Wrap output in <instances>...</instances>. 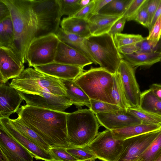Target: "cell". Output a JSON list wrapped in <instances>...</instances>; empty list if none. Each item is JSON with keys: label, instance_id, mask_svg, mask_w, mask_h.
Segmentation results:
<instances>
[{"label": "cell", "instance_id": "cell-1", "mask_svg": "<svg viewBox=\"0 0 161 161\" xmlns=\"http://www.w3.org/2000/svg\"><path fill=\"white\" fill-rule=\"evenodd\" d=\"M16 113L23 122L51 147H70L67 126L68 113L26 105L21 106Z\"/></svg>", "mask_w": 161, "mask_h": 161}, {"label": "cell", "instance_id": "cell-2", "mask_svg": "<svg viewBox=\"0 0 161 161\" xmlns=\"http://www.w3.org/2000/svg\"><path fill=\"white\" fill-rule=\"evenodd\" d=\"M3 0L10 12L16 54L24 64L29 46L37 32V20L31 0Z\"/></svg>", "mask_w": 161, "mask_h": 161}, {"label": "cell", "instance_id": "cell-3", "mask_svg": "<svg viewBox=\"0 0 161 161\" xmlns=\"http://www.w3.org/2000/svg\"><path fill=\"white\" fill-rule=\"evenodd\" d=\"M17 91L28 94H41L48 92L67 97L66 88L60 79L28 68L8 84Z\"/></svg>", "mask_w": 161, "mask_h": 161}, {"label": "cell", "instance_id": "cell-4", "mask_svg": "<svg viewBox=\"0 0 161 161\" xmlns=\"http://www.w3.org/2000/svg\"><path fill=\"white\" fill-rule=\"evenodd\" d=\"M67 137L70 147L88 145L98 134L99 123L90 109H80L67 117Z\"/></svg>", "mask_w": 161, "mask_h": 161}, {"label": "cell", "instance_id": "cell-5", "mask_svg": "<svg viewBox=\"0 0 161 161\" xmlns=\"http://www.w3.org/2000/svg\"><path fill=\"white\" fill-rule=\"evenodd\" d=\"M73 81L90 99L116 104L112 95L114 75L101 68L92 66L84 71Z\"/></svg>", "mask_w": 161, "mask_h": 161}, {"label": "cell", "instance_id": "cell-6", "mask_svg": "<svg viewBox=\"0 0 161 161\" xmlns=\"http://www.w3.org/2000/svg\"><path fill=\"white\" fill-rule=\"evenodd\" d=\"M85 41L100 67L115 74L122 58L115 44L114 36L108 33L91 36L86 38Z\"/></svg>", "mask_w": 161, "mask_h": 161}, {"label": "cell", "instance_id": "cell-7", "mask_svg": "<svg viewBox=\"0 0 161 161\" xmlns=\"http://www.w3.org/2000/svg\"><path fill=\"white\" fill-rule=\"evenodd\" d=\"M37 20L36 38L55 34L62 17L58 0H31Z\"/></svg>", "mask_w": 161, "mask_h": 161}, {"label": "cell", "instance_id": "cell-8", "mask_svg": "<svg viewBox=\"0 0 161 161\" xmlns=\"http://www.w3.org/2000/svg\"><path fill=\"white\" fill-rule=\"evenodd\" d=\"M59 42L55 34L34 38L30 44L26 53L29 67L54 62Z\"/></svg>", "mask_w": 161, "mask_h": 161}, {"label": "cell", "instance_id": "cell-9", "mask_svg": "<svg viewBox=\"0 0 161 161\" xmlns=\"http://www.w3.org/2000/svg\"><path fill=\"white\" fill-rule=\"evenodd\" d=\"M124 140L113 136L111 130L98 133L86 147L98 159L103 161H118L123 151Z\"/></svg>", "mask_w": 161, "mask_h": 161}, {"label": "cell", "instance_id": "cell-10", "mask_svg": "<svg viewBox=\"0 0 161 161\" xmlns=\"http://www.w3.org/2000/svg\"><path fill=\"white\" fill-rule=\"evenodd\" d=\"M136 68L122 59L116 73L119 75L126 99L130 108H139L141 92L135 76Z\"/></svg>", "mask_w": 161, "mask_h": 161}, {"label": "cell", "instance_id": "cell-11", "mask_svg": "<svg viewBox=\"0 0 161 161\" xmlns=\"http://www.w3.org/2000/svg\"><path fill=\"white\" fill-rule=\"evenodd\" d=\"M18 91L25 101L26 105L29 106L64 112L66 109L73 105L66 97L46 92L41 94H33Z\"/></svg>", "mask_w": 161, "mask_h": 161}, {"label": "cell", "instance_id": "cell-12", "mask_svg": "<svg viewBox=\"0 0 161 161\" xmlns=\"http://www.w3.org/2000/svg\"><path fill=\"white\" fill-rule=\"evenodd\" d=\"M161 130L145 133L124 140L123 151L118 161H137Z\"/></svg>", "mask_w": 161, "mask_h": 161}, {"label": "cell", "instance_id": "cell-13", "mask_svg": "<svg viewBox=\"0 0 161 161\" xmlns=\"http://www.w3.org/2000/svg\"><path fill=\"white\" fill-rule=\"evenodd\" d=\"M0 127L26 149L36 160L55 161L49 153L27 138L13 125L9 117L0 118Z\"/></svg>", "mask_w": 161, "mask_h": 161}, {"label": "cell", "instance_id": "cell-14", "mask_svg": "<svg viewBox=\"0 0 161 161\" xmlns=\"http://www.w3.org/2000/svg\"><path fill=\"white\" fill-rule=\"evenodd\" d=\"M24 63L11 48L0 47V82L5 84L24 70Z\"/></svg>", "mask_w": 161, "mask_h": 161}, {"label": "cell", "instance_id": "cell-15", "mask_svg": "<svg viewBox=\"0 0 161 161\" xmlns=\"http://www.w3.org/2000/svg\"><path fill=\"white\" fill-rule=\"evenodd\" d=\"M121 108L109 113H99L95 114L99 124L106 129L113 130L130 126L142 124L135 116Z\"/></svg>", "mask_w": 161, "mask_h": 161}, {"label": "cell", "instance_id": "cell-16", "mask_svg": "<svg viewBox=\"0 0 161 161\" xmlns=\"http://www.w3.org/2000/svg\"><path fill=\"white\" fill-rule=\"evenodd\" d=\"M0 150L9 161H33L32 154L1 127Z\"/></svg>", "mask_w": 161, "mask_h": 161}, {"label": "cell", "instance_id": "cell-17", "mask_svg": "<svg viewBox=\"0 0 161 161\" xmlns=\"http://www.w3.org/2000/svg\"><path fill=\"white\" fill-rule=\"evenodd\" d=\"M23 99L15 89L0 83V118L16 112Z\"/></svg>", "mask_w": 161, "mask_h": 161}, {"label": "cell", "instance_id": "cell-18", "mask_svg": "<svg viewBox=\"0 0 161 161\" xmlns=\"http://www.w3.org/2000/svg\"><path fill=\"white\" fill-rule=\"evenodd\" d=\"M36 70L61 79H75L85 70L80 66L54 62L46 65L33 67Z\"/></svg>", "mask_w": 161, "mask_h": 161}, {"label": "cell", "instance_id": "cell-19", "mask_svg": "<svg viewBox=\"0 0 161 161\" xmlns=\"http://www.w3.org/2000/svg\"><path fill=\"white\" fill-rule=\"evenodd\" d=\"M54 62L79 66L82 68L93 64L86 57L60 41L58 46Z\"/></svg>", "mask_w": 161, "mask_h": 161}, {"label": "cell", "instance_id": "cell-20", "mask_svg": "<svg viewBox=\"0 0 161 161\" xmlns=\"http://www.w3.org/2000/svg\"><path fill=\"white\" fill-rule=\"evenodd\" d=\"M123 16H112L99 13L91 14L87 20L91 36L108 33L114 24Z\"/></svg>", "mask_w": 161, "mask_h": 161}, {"label": "cell", "instance_id": "cell-21", "mask_svg": "<svg viewBox=\"0 0 161 161\" xmlns=\"http://www.w3.org/2000/svg\"><path fill=\"white\" fill-rule=\"evenodd\" d=\"M60 41L78 51L88 58L93 64L97 63L85 42L86 38L66 33L59 27L55 33Z\"/></svg>", "mask_w": 161, "mask_h": 161}, {"label": "cell", "instance_id": "cell-22", "mask_svg": "<svg viewBox=\"0 0 161 161\" xmlns=\"http://www.w3.org/2000/svg\"><path fill=\"white\" fill-rule=\"evenodd\" d=\"M122 58L127 61L133 67L148 68L161 61V52L152 53H134L129 54H121Z\"/></svg>", "mask_w": 161, "mask_h": 161}, {"label": "cell", "instance_id": "cell-23", "mask_svg": "<svg viewBox=\"0 0 161 161\" xmlns=\"http://www.w3.org/2000/svg\"><path fill=\"white\" fill-rule=\"evenodd\" d=\"M61 28L65 32L87 38L91 36L87 20L75 17L64 18Z\"/></svg>", "mask_w": 161, "mask_h": 161}, {"label": "cell", "instance_id": "cell-24", "mask_svg": "<svg viewBox=\"0 0 161 161\" xmlns=\"http://www.w3.org/2000/svg\"><path fill=\"white\" fill-rule=\"evenodd\" d=\"M118 49L122 54H129L134 53L161 52V37L158 41L148 40L146 37H144L141 41L123 46Z\"/></svg>", "mask_w": 161, "mask_h": 161}, {"label": "cell", "instance_id": "cell-25", "mask_svg": "<svg viewBox=\"0 0 161 161\" xmlns=\"http://www.w3.org/2000/svg\"><path fill=\"white\" fill-rule=\"evenodd\" d=\"M66 90V97L78 109L84 106L89 108L90 99L83 91L72 80L61 79Z\"/></svg>", "mask_w": 161, "mask_h": 161}, {"label": "cell", "instance_id": "cell-26", "mask_svg": "<svg viewBox=\"0 0 161 161\" xmlns=\"http://www.w3.org/2000/svg\"><path fill=\"white\" fill-rule=\"evenodd\" d=\"M160 130H161V125L142 123L111 131L115 138L124 140L142 134Z\"/></svg>", "mask_w": 161, "mask_h": 161}, {"label": "cell", "instance_id": "cell-27", "mask_svg": "<svg viewBox=\"0 0 161 161\" xmlns=\"http://www.w3.org/2000/svg\"><path fill=\"white\" fill-rule=\"evenodd\" d=\"M14 41V31L10 16L0 21V47L11 48L17 55Z\"/></svg>", "mask_w": 161, "mask_h": 161}, {"label": "cell", "instance_id": "cell-28", "mask_svg": "<svg viewBox=\"0 0 161 161\" xmlns=\"http://www.w3.org/2000/svg\"><path fill=\"white\" fill-rule=\"evenodd\" d=\"M139 108L161 116V100L149 88L141 92Z\"/></svg>", "mask_w": 161, "mask_h": 161}, {"label": "cell", "instance_id": "cell-29", "mask_svg": "<svg viewBox=\"0 0 161 161\" xmlns=\"http://www.w3.org/2000/svg\"><path fill=\"white\" fill-rule=\"evenodd\" d=\"M10 121L14 127L24 136L42 149L48 151L51 147L49 145L32 130L25 124L18 117L14 119H10Z\"/></svg>", "mask_w": 161, "mask_h": 161}, {"label": "cell", "instance_id": "cell-30", "mask_svg": "<svg viewBox=\"0 0 161 161\" xmlns=\"http://www.w3.org/2000/svg\"><path fill=\"white\" fill-rule=\"evenodd\" d=\"M132 0H111L98 13L112 16L123 15Z\"/></svg>", "mask_w": 161, "mask_h": 161}, {"label": "cell", "instance_id": "cell-31", "mask_svg": "<svg viewBox=\"0 0 161 161\" xmlns=\"http://www.w3.org/2000/svg\"><path fill=\"white\" fill-rule=\"evenodd\" d=\"M112 95L116 105L126 110L130 108L125 97L120 77L117 73L114 75Z\"/></svg>", "mask_w": 161, "mask_h": 161}, {"label": "cell", "instance_id": "cell-32", "mask_svg": "<svg viewBox=\"0 0 161 161\" xmlns=\"http://www.w3.org/2000/svg\"><path fill=\"white\" fill-rule=\"evenodd\" d=\"M127 112L139 119L142 124L161 125V116L143 110L140 108H130Z\"/></svg>", "mask_w": 161, "mask_h": 161}, {"label": "cell", "instance_id": "cell-33", "mask_svg": "<svg viewBox=\"0 0 161 161\" xmlns=\"http://www.w3.org/2000/svg\"><path fill=\"white\" fill-rule=\"evenodd\" d=\"M161 154V130L137 161H155Z\"/></svg>", "mask_w": 161, "mask_h": 161}, {"label": "cell", "instance_id": "cell-34", "mask_svg": "<svg viewBox=\"0 0 161 161\" xmlns=\"http://www.w3.org/2000/svg\"><path fill=\"white\" fill-rule=\"evenodd\" d=\"M80 0H58L61 15L72 17L81 8Z\"/></svg>", "mask_w": 161, "mask_h": 161}, {"label": "cell", "instance_id": "cell-35", "mask_svg": "<svg viewBox=\"0 0 161 161\" xmlns=\"http://www.w3.org/2000/svg\"><path fill=\"white\" fill-rule=\"evenodd\" d=\"M144 38L141 35L119 33L114 36L115 44L117 48L123 46L136 43Z\"/></svg>", "mask_w": 161, "mask_h": 161}, {"label": "cell", "instance_id": "cell-36", "mask_svg": "<svg viewBox=\"0 0 161 161\" xmlns=\"http://www.w3.org/2000/svg\"><path fill=\"white\" fill-rule=\"evenodd\" d=\"M66 151L80 161H94L97 157L86 146L70 147L66 148Z\"/></svg>", "mask_w": 161, "mask_h": 161}, {"label": "cell", "instance_id": "cell-37", "mask_svg": "<svg viewBox=\"0 0 161 161\" xmlns=\"http://www.w3.org/2000/svg\"><path fill=\"white\" fill-rule=\"evenodd\" d=\"M90 102L89 109L95 114L99 113H111L122 108L116 105L94 99H90Z\"/></svg>", "mask_w": 161, "mask_h": 161}, {"label": "cell", "instance_id": "cell-38", "mask_svg": "<svg viewBox=\"0 0 161 161\" xmlns=\"http://www.w3.org/2000/svg\"><path fill=\"white\" fill-rule=\"evenodd\" d=\"M48 152L55 161H80L66 150V148L51 147Z\"/></svg>", "mask_w": 161, "mask_h": 161}, {"label": "cell", "instance_id": "cell-39", "mask_svg": "<svg viewBox=\"0 0 161 161\" xmlns=\"http://www.w3.org/2000/svg\"><path fill=\"white\" fill-rule=\"evenodd\" d=\"M147 0H132L128 7L123 16L127 21L133 20L139 10Z\"/></svg>", "mask_w": 161, "mask_h": 161}, {"label": "cell", "instance_id": "cell-40", "mask_svg": "<svg viewBox=\"0 0 161 161\" xmlns=\"http://www.w3.org/2000/svg\"><path fill=\"white\" fill-rule=\"evenodd\" d=\"M147 1L148 0H147L139 10L133 20L137 22L148 29L149 25V20L147 9Z\"/></svg>", "mask_w": 161, "mask_h": 161}, {"label": "cell", "instance_id": "cell-41", "mask_svg": "<svg viewBox=\"0 0 161 161\" xmlns=\"http://www.w3.org/2000/svg\"><path fill=\"white\" fill-rule=\"evenodd\" d=\"M161 37V15L154 24L146 37L148 40L158 41Z\"/></svg>", "mask_w": 161, "mask_h": 161}, {"label": "cell", "instance_id": "cell-42", "mask_svg": "<svg viewBox=\"0 0 161 161\" xmlns=\"http://www.w3.org/2000/svg\"><path fill=\"white\" fill-rule=\"evenodd\" d=\"M95 3V0H91L88 4L81 8L73 16L87 20L93 9Z\"/></svg>", "mask_w": 161, "mask_h": 161}, {"label": "cell", "instance_id": "cell-43", "mask_svg": "<svg viewBox=\"0 0 161 161\" xmlns=\"http://www.w3.org/2000/svg\"><path fill=\"white\" fill-rule=\"evenodd\" d=\"M126 21V19L123 16L114 24L108 33L113 36L121 33Z\"/></svg>", "mask_w": 161, "mask_h": 161}, {"label": "cell", "instance_id": "cell-44", "mask_svg": "<svg viewBox=\"0 0 161 161\" xmlns=\"http://www.w3.org/2000/svg\"><path fill=\"white\" fill-rule=\"evenodd\" d=\"M160 1L161 0H148L147 9L149 20V27Z\"/></svg>", "mask_w": 161, "mask_h": 161}, {"label": "cell", "instance_id": "cell-45", "mask_svg": "<svg viewBox=\"0 0 161 161\" xmlns=\"http://www.w3.org/2000/svg\"><path fill=\"white\" fill-rule=\"evenodd\" d=\"M10 16L9 10L3 0H0V21Z\"/></svg>", "mask_w": 161, "mask_h": 161}, {"label": "cell", "instance_id": "cell-46", "mask_svg": "<svg viewBox=\"0 0 161 161\" xmlns=\"http://www.w3.org/2000/svg\"><path fill=\"white\" fill-rule=\"evenodd\" d=\"M111 0H95L94 7L91 14L98 13L99 11Z\"/></svg>", "mask_w": 161, "mask_h": 161}, {"label": "cell", "instance_id": "cell-47", "mask_svg": "<svg viewBox=\"0 0 161 161\" xmlns=\"http://www.w3.org/2000/svg\"><path fill=\"white\" fill-rule=\"evenodd\" d=\"M150 88L155 95L161 100V84L157 83L153 84L151 85Z\"/></svg>", "mask_w": 161, "mask_h": 161}, {"label": "cell", "instance_id": "cell-48", "mask_svg": "<svg viewBox=\"0 0 161 161\" xmlns=\"http://www.w3.org/2000/svg\"><path fill=\"white\" fill-rule=\"evenodd\" d=\"M161 15V0L154 14V15L152 19V21L148 29L149 31L151 30L154 24Z\"/></svg>", "mask_w": 161, "mask_h": 161}, {"label": "cell", "instance_id": "cell-49", "mask_svg": "<svg viewBox=\"0 0 161 161\" xmlns=\"http://www.w3.org/2000/svg\"><path fill=\"white\" fill-rule=\"evenodd\" d=\"M0 161H9L7 158L1 150L0 151Z\"/></svg>", "mask_w": 161, "mask_h": 161}, {"label": "cell", "instance_id": "cell-50", "mask_svg": "<svg viewBox=\"0 0 161 161\" xmlns=\"http://www.w3.org/2000/svg\"><path fill=\"white\" fill-rule=\"evenodd\" d=\"M91 0H80V5L82 8L88 4Z\"/></svg>", "mask_w": 161, "mask_h": 161}, {"label": "cell", "instance_id": "cell-51", "mask_svg": "<svg viewBox=\"0 0 161 161\" xmlns=\"http://www.w3.org/2000/svg\"><path fill=\"white\" fill-rule=\"evenodd\" d=\"M155 161H161V154Z\"/></svg>", "mask_w": 161, "mask_h": 161}, {"label": "cell", "instance_id": "cell-52", "mask_svg": "<svg viewBox=\"0 0 161 161\" xmlns=\"http://www.w3.org/2000/svg\"><path fill=\"white\" fill-rule=\"evenodd\" d=\"M94 161L93 160H87V161Z\"/></svg>", "mask_w": 161, "mask_h": 161}, {"label": "cell", "instance_id": "cell-53", "mask_svg": "<svg viewBox=\"0 0 161 161\" xmlns=\"http://www.w3.org/2000/svg\"><path fill=\"white\" fill-rule=\"evenodd\" d=\"M160 62H161V61Z\"/></svg>", "mask_w": 161, "mask_h": 161}]
</instances>
